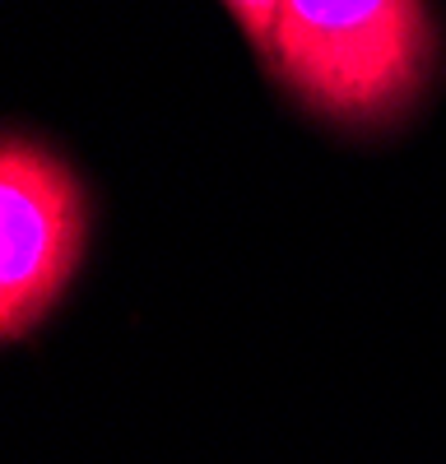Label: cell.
<instances>
[{"mask_svg":"<svg viewBox=\"0 0 446 464\" xmlns=\"http://www.w3.org/2000/svg\"><path fill=\"white\" fill-rule=\"evenodd\" d=\"M437 61L428 0H279L266 65L340 126H382L419 98Z\"/></svg>","mask_w":446,"mask_h":464,"instance_id":"6da1fadb","label":"cell"},{"mask_svg":"<svg viewBox=\"0 0 446 464\" xmlns=\"http://www.w3.org/2000/svg\"><path fill=\"white\" fill-rule=\"evenodd\" d=\"M84 190L52 149L0 135V339L47 316L84 256Z\"/></svg>","mask_w":446,"mask_h":464,"instance_id":"7a4b0ae2","label":"cell"},{"mask_svg":"<svg viewBox=\"0 0 446 464\" xmlns=\"http://www.w3.org/2000/svg\"><path fill=\"white\" fill-rule=\"evenodd\" d=\"M233 10L238 28L247 33V43L256 47V56L266 61L270 56V37H275V14H279V0H223Z\"/></svg>","mask_w":446,"mask_h":464,"instance_id":"3957f363","label":"cell"}]
</instances>
